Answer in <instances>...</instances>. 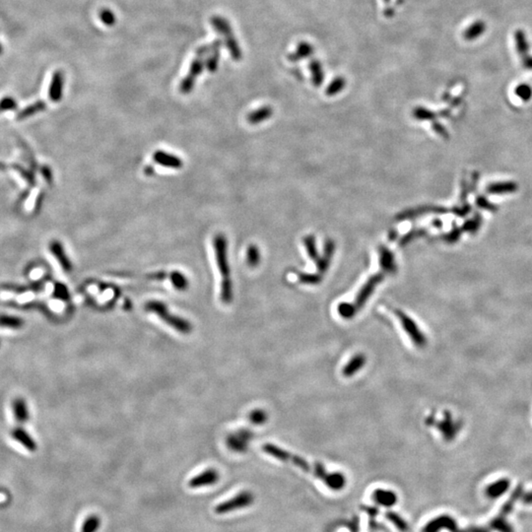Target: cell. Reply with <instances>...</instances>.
<instances>
[{"mask_svg": "<svg viewBox=\"0 0 532 532\" xmlns=\"http://www.w3.org/2000/svg\"><path fill=\"white\" fill-rule=\"evenodd\" d=\"M521 500L523 503L525 504H532V492H529V493H526V494H523V495L521 496Z\"/></svg>", "mask_w": 532, "mask_h": 532, "instance_id": "cell-46", "label": "cell"}, {"mask_svg": "<svg viewBox=\"0 0 532 532\" xmlns=\"http://www.w3.org/2000/svg\"><path fill=\"white\" fill-rule=\"evenodd\" d=\"M223 44H224L223 41L217 39V40H215L213 43H211V44H209V45L201 46V47H199V48L196 50V52H195L196 56H203V57H205V56H207L210 53H212V52H214V51H216V50H220Z\"/></svg>", "mask_w": 532, "mask_h": 532, "instance_id": "cell-32", "label": "cell"}, {"mask_svg": "<svg viewBox=\"0 0 532 532\" xmlns=\"http://www.w3.org/2000/svg\"><path fill=\"white\" fill-rule=\"evenodd\" d=\"M14 440H16L19 443H21L27 450L33 452L35 451L37 448L36 443L34 441V439L22 428H16L11 433Z\"/></svg>", "mask_w": 532, "mask_h": 532, "instance_id": "cell-18", "label": "cell"}, {"mask_svg": "<svg viewBox=\"0 0 532 532\" xmlns=\"http://www.w3.org/2000/svg\"><path fill=\"white\" fill-rule=\"evenodd\" d=\"M458 532H490V530L484 526H470L467 528L459 529Z\"/></svg>", "mask_w": 532, "mask_h": 532, "instance_id": "cell-44", "label": "cell"}, {"mask_svg": "<svg viewBox=\"0 0 532 532\" xmlns=\"http://www.w3.org/2000/svg\"><path fill=\"white\" fill-rule=\"evenodd\" d=\"M17 108V103L13 98L6 97L0 101V112L7 111V110H13Z\"/></svg>", "mask_w": 532, "mask_h": 532, "instance_id": "cell-39", "label": "cell"}, {"mask_svg": "<svg viewBox=\"0 0 532 532\" xmlns=\"http://www.w3.org/2000/svg\"><path fill=\"white\" fill-rule=\"evenodd\" d=\"M24 320L21 318L7 315H0V327L19 329L23 327Z\"/></svg>", "mask_w": 532, "mask_h": 532, "instance_id": "cell-26", "label": "cell"}, {"mask_svg": "<svg viewBox=\"0 0 532 532\" xmlns=\"http://www.w3.org/2000/svg\"><path fill=\"white\" fill-rule=\"evenodd\" d=\"M303 244H305V247L307 248V251H308L310 257L312 259H314L315 261L319 260V256L318 254L315 237L314 236H307L305 239H303Z\"/></svg>", "mask_w": 532, "mask_h": 532, "instance_id": "cell-35", "label": "cell"}, {"mask_svg": "<svg viewBox=\"0 0 532 532\" xmlns=\"http://www.w3.org/2000/svg\"><path fill=\"white\" fill-rule=\"evenodd\" d=\"M509 488H510V481H508L507 479L499 480L495 483L491 484L487 488L486 494L490 499H497L503 496L504 494L509 490Z\"/></svg>", "mask_w": 532, "mask_h": 532, "instance_id": "cell-20", "label": "cell"}, {"mask_svg": "<svg viewBox=\"0 0 532 532\" xmlns=\"http://www.w3.org/2000/svg\"><path fill=\"white\" fill-rule=\"evenodd\" d=\"M334 249H335L334 243L331 240H327L325 242V245H324V255L323 256L328 258V259H331V257L333 255V252H334Z\"/></svg>", "mask_w": 532, "mask_h": 532, "instance_id": "cell-42", "label": "cell"}, {"mask_svg": "<svg viewBox=\"0 0 532 532\" xmlns=\"http://www.w3.org/2000/svg\"><path fill=\"white\" fill-rule=\"evenodd\" d=\"M41 173L44 177V178L47 180L48 183H52L53 182V172L51 170L50 167L48 166H44L41 170Z\"/></svg>", "mask_w": 532, "mask_h": 532, "instance_id": "cell-45", "label": "cell"}, {"mask_svg": "<svg viewBox=\"0 0 532 532\" xmlns=\"http://www.w3.org/2000/svg\"><path fill=\"white\" fill-rule=\"evenodd\" d=\"M13 412L15 419L19 423H25L29 420V410L26 401L23 398H16L13 402Z\"/></svg>", "mask_w": 532, "mask_h": 532, "instance_id": "cell-23", "label": "cell"}, {"mask_svg": "<svg viewBox=\"0 0 532 532\" xmlns=\"http://www.w3.org/2000/svg\"><path fill=\"white\" fill-rule=\"evenodd\" d=\"M54 295H55V297L63 300V301H66L69 298L68 290L62 283H56L55 284V286H54Z\"/></svg>", "mask_w": 532, "mask_h": 532, "instance_id": "cell-41", "label": "cell"}, {"mask_svg": "<svg viewBox=\"0 0 532 532\" xmlns=\"http://www.w3.org/2000/svg\"><path fill=\"white\" fill-rule=\"evenodd\" d=\"M99 17H100V20L104 23V25H106L107 27H112L117 22L116 15L112 13V11H110L109 9H106V8H104L100 11Z\"/></svg>", "mask_w": 532, "mask_h": 532, "instance_id": "cell-38", "label": "cell"}, {"mask_svg": "<svg viewBox=\"0 0 532 532\" xmlns=\"http://www.w3.org/2000/svg\"><path fill=\"white\" fill-rule=\"evenodd\" d=\"M345 86H346L345 78L341 77V76H338V77L334 78L332 80V82L328 85V87L325 90V94H326V96H329V97L335 96L338 93H340L342 90H343L345 88Z\"/></svg>", "mask_w": 532, "mask_h": 532, "instance_id": "cell-29", "label": "cell"}, {"mask_svg": "<svg viewBox=\"0 0 532 532\" xmlns=\"http://www.w3.org/2000/svg\"><path fill=\"white\" fill-rule=\"evenodd\" d=\"M47 107V105L45 102L43 101H37L30 106H28L27 107L23 108L22 110H20L17 116H16V120L17 121H23L29 117H32L34 115H35V113H39L43 110H45Z\"/></svg>", "mask_w": 532, "mask_h": 532, "instance_id": "cell-22", "label": "cell"}, {"mask_svg": "<svg viewBox=\"0 0 532 532\" xmlns=\"http://www.w3.org/2000/svg\"><path fill=\"white\" fill-rule=\"evenodd\" d=\"M219 59H220V50H216L207 55V58L205 59V67L210 73H214L218 69Z\"/></svg>", "mask_w": 532, "mask_h": 532, "instance_id": "cell-33", "label": "cell"}, {"mask_svg": "<svg viewBox=\"0 0 532 532\" xmlns=\"http://www.w3.org/2000/svg\"><path fill=\"white\" fill-rule=\"evenodd\" d=\"M50 250L53 254V256L56 258L58 263L61 265L64 271L70 272L72 270V263L69 259V257L66 255L65 250L58 241H53L50 244Z\"/></svg>", "mask_w": 532, "mask_h": 532, "instance_id": "cell-14", "label": "cell"}, {"mask_svg": "<svg viewBox=\"0 0 532 532\" xmlns=\"http://www.w3.org/2000/svg\"><path fill=\"white\" fill-rule=\"evenodd\" d=\"M9 167H10V166H9ZM9 167H8L7 165L3 164V163H0V170H6V169H8Z\"/></svg>", "mask_w": 532, "mask_h": 532, "instance_id": "cell-47", "label": "cell"}, {"mask_svg": "<svg viewBox=\"0 0 532 532\" xmlns=\"http://www.w3.org/2000/svg\"><path fill=\"white\" fill-rule=\"evenodd\" d=\"M249 420L252 424L261 425L267 421V413L262 409H255L249 414Z\"/></svg>", "mask_w": 532, "mask_h": 532, "instance_id": "cell-37", "label": "cell"}, {"mask_svg": "<svg viewBox=\"0 0 532 532\" xmlns=\"http://www.w3.org/2000/svg\"><path fill=\"white\" fill-rule=\"evenodd\" d=\"M309 69H310V72H311V75H312L313 84L316 87L320 86L322 84L323 80H324V73H323V68H322L321 62L319 59H316V58L312 59L309 62Z\"/></svg>", "mask_w": 532, "mask_h": 532, "instance_id": "cell-21", "label": "cell"}, {"mask_svg": "<svg viewBox=\"0 0 532 532\" xmlns=\"http://www.w3.org/2000/svg\"><path fill=\"white\" fill-rule=\"evenodd\" d=\"M145 309L148 312L156 314L161 319H163L168 325L177 330L182 334L191 333L193 326L187 320L171 314L164 302L159 301H150L145 305Z\"/></svg>", "mask_w": 532, "mask_h": 532, "instance_id": "cell-5", "label": "cell"}, {"mask_svg": "<svg viewBox=\"0 0 532 532\" xmlns=\"http://www.w3.org/2000/svg\"><path fill=\"white\" fill-rule=\"evenodd\" d=\"M422 234V231H412L410 232L409 234L405 235L401 240H400V245L401 246H405L407 243L411 242L413 239L416 238V236L418 235H421Z\"/></svg>", "mask_w": 532, "mask_h": 532, "instance_id": "cell-43", "label": "cell"}, {"mask_svg": "<svg viewBox=\"0 0 532 532\" xmlns=\"http://www.w3.org/2000/svg\"><path fill=\"white\" fill-rule=\"evenodd\" d=\"M460 527L453 517L447 514H442L429 521L422 529V532H440L447 530L449 532H458Z\"/></svg>", "mask_w": 532, "mask_h": 532, "instance_id": "cell-9", "label": "cell"}, {"mask_svg": "<svg viewBox=\"0 0 532 532\" xmlns=\"http://www.w3.org/2000/svg\"><path fill=\"white\" fill-rule=\"evenodd\" d=\"M253 502H254L253 494L249 491H243L239 493L235 497L217 505L215 508V513L217 514H230L238 510L248 508L253 504Z\"/></svg>", "mask_w": 532, "mask_h": 532, "instance_id": "cell-6", "label": "cell"}, {"mask_svg": "<svg viewBox=\"0 0 532 532\" xmlns=\"http://www.w3.org/2000/svg\"><path fill=\"white\" fill-rule=\"evenodd\" d=\"M384 2H385V3H390V0H384Z\"/></svg>", "mask_w": 532, "mask_h": 532, "instance_id": "cell-49", "label": "cell"}, {"mask_svg": "<svg viewBox=\"0 0 532 532\" xmlns=\"http://www.w3.org/2000/svg\"><path fill=\"white\" fill-rule=\"evenodd\" d=\"M262 450L280 461L291 463L301 470L314 475L333 491H341L346 486V477L344 474L341 472H329L321 463L309 462L300 455L294 454L272 443H265L262 445Z\"/></svg>", "mask_w": 532, "mask_h": 532, "instance_id": "cell-1", "label": "cell"}, {"mask_svg": "<svg viewBox=\"0 0 532 532\" xmlns=\"http://www.w3.org/2000/svg\"><path fill=\"white\" fill-rule=\"evenodd\" d=\"M413 116L417 120H431L434 116L433 113L423 107H416L413 111Z\"/></svg>", "mask_w": 532, "mask_h": 532, "instance_id": "cell-40", "label": "cell"}, {"mask_svg": "<svg viewBox=\"0 0 532 532\" xmlns=\"http://www.w3.org/2000/svg\"><path fill=\"white\" fill-rule=\"evenodd\" d=\"M2 53V48H1V45H0V54H1Z\"/></svg>", "mask_w": 532, "mask_h": 532, "instance_id": "cell-50", "label": "cell"}, {"mask_svg": "<svg viewBox=\"0 0 532 532\" xmlns=\"http://www.w3.org/2000/svg\"><path fill=\"white\" fill-rule=\"evenodd\" d=\"M521 496H522V490H521V487H517V488L514 491V493L512 494V495H511L510 499L505 503V505H504L503 508L501 509V512H500L499 514L502 515V516H504V517H507V516L511 514V512L513 511L514 506V504L516 503V501H517L519 498H521Z\"/></svg>", "mask_w": 532, "mask_h": 532, "instance_id": "cell-24", "label": "cell"}, {"mask_svg": "<svg viewBox=\"0 0 532 532\" xmlns=\"http://www.w3.org/2000/svg\"><path fill=\"white\" fill-rule=\"evenodd\" d=\"M314 53H315V48L313 45L307 42H301L297 46L296 50L288 55V59L292 62H297L301 59H306L312 56Z\"/></svg>", "mask_w": 532, "mask_h": 532, "instance_id": "cell-15", "label": "cell"}, {"mask_svg": "<svg viewBox=\"0 0 532 532\" xmlns=\"http://www.w3.org/2000/svg\"><path fill=\"white\" fill-rule=\"evenodd\" d=\"M273 115V110L270 106H261L257 109H254L250 113H248L247 120L251 124H257L262 122L267 121L271 116Z\"/></svg>", "mask_w": 532, "mask_h": 532, "instance_id": "cell-19", "label": "cell"}, {"mask_svg": "<svg viewBox=\"0 0 532 532\" xmlns=\"http://www.w3.org/2000/svg\"><path fill=\"white\" fill-rule=\"evenodd\" d=\"M394 313L396 317L398 318V319L400 320V323L405 333H407V335L409 336V338L411 339L413 343L418 348H423L427 343V339L425 335L423 334V332L419 329V327H418L416 322L407 314H405L404 312L400 310H394Z\"/></svg>", "mask_w": 532, "mask_h": 532, "instance_id": "cell-7", "label": "cell"}, {"mask_svg": "<svg viewBox=\"0 0 532 532\" xmlns=\"http://www.w3.org/2000/svg\"><path fill=\"white\" fill-rule=\"evenodd\" d=\"M210 21L216 32L224 37L223 42L228 51H229L232 58L236 61H240L243 58V52L236 39L229 21L218 15H214Z\"/></svg>", "mask_w": 532, "mask_h": 532, "instance_id": "cell-4", "label": "cell"}, {"mask_svg": "<svg viewBox=\"0 0 532 532\" xmlns=\"http://www.w3.org/2000/svg\"><path fill=\"white\" fill-rule=\"evenodd\" d=\"M367 358L363 353L356 354L342 370V373L344 376L350 377L357 373L360 370L363 369V367L366 365Z\"/></svg>", "mask_w": 532, "mask_h": 532, "instance_id": "cell-17", "label": "cell"}, {"mask_svg": "<svg viewBox=\"0 0 532 532\" xmlns=\"http://www.w3.org/2000/svg\"><path fill=\"white\" fill-rule=\"evenodd\" d=\"M247 262L250 267H255L260 262V252L255 245H250L247 249Z\"/></svg>", "mask_w": 532, "mask_h": 532, "instance_id": "cell-31", "label": "cell"}, {"mask_svg": "<svg viewBox=\"0 0 532 532\" xmlns=\"http://www.w3.org/2000/svg\"><path fill=\"white\" fill-rule=\"evenodd\" d=\"M11 168H13L14 170H16L21 176L22 177L26 180V182H28L31 186H35L36 181H35V175L28 169L22 167L21 165H18V164H13V165H10Z\"/></svg>", "mask_w": 532, "mask_h": 532, "instance_id": "cell-34", "label": "cell"}, {"mask_svg": "<svg viewBox=\"0 0 532 532\" xmlns=\"http://www.w3.org/2000/svg\"><path fill=\"white\" fill-rule=\"evenodd\" d=\"M219 479H220L219 472L213 468H209L189 480L188 486L192 489H198L201 487L213 486L218 483Z\"/></svg>", "mask_w": 532, "mask_h": 532, "instance_id": "cell-10", "label": "cell"}, {"mask_svg": "<svg viewBox=\"0 0 532 532\" xmlns=\"http://www.w3.org/2000/svg\"><path fill=\"white\" fill-rule=\"evenodd\" d=\"M204 68H205V58L203 56H196L193 60L187 75L181 80L179 84V91L182 94L186 95L194 90L196 79L203 72Z\"/></svg>", "mask_w": 532, "mask_h": 532, "instance_id": "cell-8", "label": "cell"}, {"mask_svg": "<svg viewBox=\"0 0 532 532\" xmlns=\"http://www.w3.org/2000/svg\"><path fill=\"white\" fill-rule=\"evenodd\" d=\"M102 524L101 517L97 514L89 515L81 526V532H97Z\"/></svg>", "mask_w": 532, "mask_h": 532, "instance_id": "cell-28", "label": "cell"}, {"mask_svg": "<svg viewBox=\"0 0 532 532\" xmlns=\"http://www.w3.org/2000/svg\"><path fill=\"white\" fill-rule=\"evenodd\" d=\"M299 281L302 284L308 285H318L321 282L322 277L320 274H309V273H299Z\"/></svg>", "mask_w": 532, "mask_h": 532, "instance_id": "cell-36", "label": "cell"}, {"mask_svg": "<svg viewBox=\"0 0 532 532\" xmlns=\"http://www.w3.org/2000/svg\"><path fill=\"white\" fill-rule=\"evenodd\" d=\"M372 500L374 501V503H376L379 506H383L386 508H391L397 503L398 498L393 491L376 489L372 493Z\"/></svg>", "mask_w": 532, "mask_h": 532, "instance_id": "cell-13", "label": "cell"}, {"mask_svg": "<svg viewBox=\"0 0 532 532\" xmlns=\"http://www.w3.org/2000/svg\"><path fill=\"white\" fill-rule=\"evenodd\" d=\"M395 237H396V232H395V231H392V232L390 233V240H394Z\"/></svg>", "mask_w": 532, "mask_h": 532, "instance_id": "cell-48", "label": "cell"}, {"mask_svg": "<svg viewBox=\"0 0 532 532\" xmlns=\"http://www.w3.org/2000/svg\"><path fill=\"white\" fill-rule=\"evenodd\" d=\"M385 279V273H376L374 275H372L366 284L361 288L359 293L357 294L354 302H341L339 303L337 312L340 315L341 318L345 319H353L356 314L364 307L365 303L368 301L369 298L372 295L374 289L376 286L384 281Z\"/></svg>", "mask_w": 532, "mask_h": 532, "instance_id": "cell-3", "label": "cell"}, {"mask_svg": "<svg viewBox=\"0 0 532 532\" xmlns=\"http://www.w3.org/2000/svg\"><path fill=\"white\" fill-rule=\"evenodd\" d=\"M170 279L174 285V287L179 291H183L185 289H187L188 287V281L186 279V277L178 272V271H173L171 274H170Z\"/></svg>", "mask_w": 532, "mask_h": 532, "instance_id": "cell-30", "label": "cell"}, {"mask_svg": "<svg viewBox=\"0 0 532 532\" xmlns=\"http://www.w3.org/2000/svg\"><path fill=\"white\" fill-rule=\"evenodd\" d=\"M490 528L498 532H514L511 523L500 514L490 521Z\"/></svg>", "mask_w": 532, "mask_h": 532, "instance_id": "cell-25", "label": "cell"}, {"mask_svg": "<svg viewBox=\"0 0 532 532\" xmlns=\"http://www.w3.org/2000/svg\"><path fill=\"white\" fill-rule=\"evenodd\" d=\"M386 517L389 521H390L395 527L397 530H399L400 532H406L408 531L409 529V525L407 523V521L401 516L399 515L398 514H396L395 512H392V511H388L386 513Z\"/></svg>", "mask_w": 532, "mask_h": 532, "instance_id": "cell-27", "label": "cell"}, {"mask_svg": "<svg viewBox=\"0 0 532 532\" xmlns=\"http://www.w3.org/2000/svg\"><path fill=\"white\" fill-rule=\"evenodd\" d=\"M213 248L220 274L221 300L224 303H230L233 300V285L230 278V266L228 261V242L223 234H217L213 239Z\"/></svg>", "mask_w": 532, "mask_h": 532, "instance_id": "cell-2", "label": "cell"}, {"mask_svg": "<svg viewBox=\"0 0 532 532\" xmlns=\"http://www.w3.org/2000/svg\"><path fill=\"white\" fill-rule=\"evenodd\" d=\"M64 86V75L60 70H57L53 73L49 89V98L51 101L56 103L59 102L62 98Z\"/></svg>", "mask_w": 532, "mask_h": 532, "instance_id": "cell-12", "label": "cell"}, {"mask_svg": "<svg viewBox=\"0 0 532 532\" xmlns=\"http://www.w3.org/2000/svg\"><path fill=\"white\" fill-rule=\"evenodd\" d=\"M153 160L160 166L174 170H179L183 166V162L180 158L161 150L155 152L153 155Z\"/></svg>", "mask_w": 532, "mask_h": 532, "instance_id": "cell-11", "label": "cell"}, {"mask_svg": "<svg viewBox=\"0 0 532 532\" xmlns=\"http://www.w3.org/2000/svg\"><path fill=\"white\" fill-rule=\"evenodd\" d=\"M379 264L385 272L394 273L397 270L392 252L385 247L379 248Z\"/></svg>", "mask_w": 532, "mask_h": 532, "instance_id": "cell-16", "label": "cell"}]
</instances>
